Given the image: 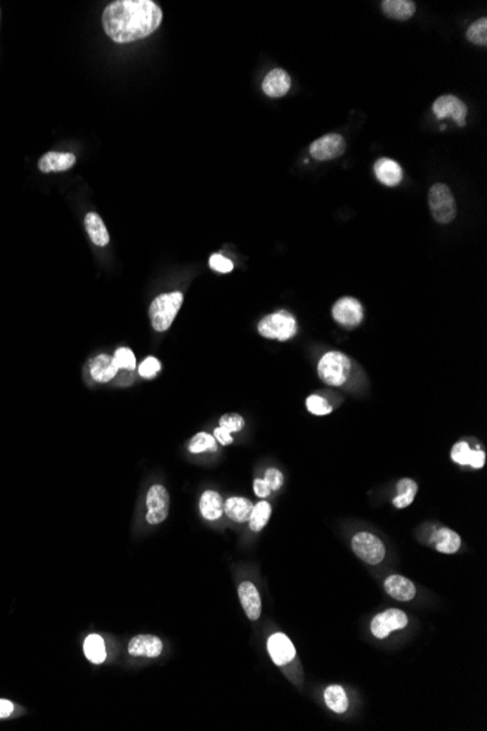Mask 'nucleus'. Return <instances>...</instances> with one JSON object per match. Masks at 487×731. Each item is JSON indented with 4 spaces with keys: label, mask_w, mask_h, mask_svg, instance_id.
I'll return each mask as SVG.
<instances>
[{
    "label": "nucleus",
    "mask_w": 487,
    "mask_h": 731,
    "mask_svg": "<svg viewBox=\"0 0 487 731\" xmlns=\"http://www.w3.org/2000/svg\"><path fill=\"white\" fill-rule=\"evenodd\" d=\"M161 8L152 0H117L103 13L105 34L115 43H133L157 31L162 22Z\"/></svg>",
    "instance_id": "obj_1"
},
{
    "label": "nucleus",
    "mask_w": 487,
    "mask_h": 731,
    "mask_svg": "<svg viewBox=\"0 0 487 731\" xmlns=\"http://www.w3.org/2000/svg\"><path fill=\"white\" fill-rule=\"evenodd\" d=\"M183 299L184 297L181 292H171L162 294L152 301L149 306V317L155 330L167 332L169 329L181 309Z\"/></svg>",
    "instance_id": "obj_2"
},
{
    "label": "nucleus",
    "mask_w": 487,
    "mask_h": 731,
    "mask_svg": "<svg viewBox=\"0 0 487 731\" xmlns=\"http://www.w3.org/2000/svg\"><path fill=\"white\" fill-rule=\"evenodd\" d=\"M350 373L352 362L342 352H327L318 362V375L327 386H343Z\"/></svg>",
    "instance_id": "obj_3"
},
{
    "label": "nucleus",
    "mask_w": 487,
    "mask_h": 731,
    "mask_svg": "<svg viewBox=\"0 0 487 731\" xmlns=\"http://www.w3.org/2000/svg\"><path fill=\"white\" fill-rule=\"evenodd\" d=\"M259 333L266 339L286 342L297 335V321L287 311L273 313L259 323Z\"/></svg>",
    "instance_id": "obj_4"
},
{
    "label": "nucleus",
    "mask_w": 487,
    "mask_h": 731,
    "mask_svg": "<svg viewBox=\"0 0 487 731\" xmlns=\"http://www.w3.org/2000/svg\"><path fill=\"white\" fill-rule=\"evenodd\" d=\"M429 207L438 224L453 222L457 215V205L450 187L442 183L432 186L429 190Z\"/></svg>",
    "instance_id": "obj_5"
},
{
    "label": "nucleus",
    "mask_w": 487,
    "mask_h": 731,
    "mask_svg": "<svg viewBox=\"0 0 487 731\" xmlns=\"http://www.w3.org/2000/svg\"><path fill=\"white\" fill-rule=\"evenodd\" d=\"M352 548L358 557L366 564L378 565L385 557V546L379 538L368 531H361L353 536Z\"/></svg>",
    "instance_id": "obj_6"
},
{
    "label": "nucleus",
    "mask_w": 487,
    "mask_h": 731,
    "mask_svg": "<svg viewBox=\"0 0 487 731\" xmlns=\"http://www.w3.org/2000/svg\"><path fill=\"white\" fill-rule=\"evenodd\" d=\"M146 520L149 524H161L169 512V495L164 485H153L146 496Z\"/></svg>",
    "instance_id": "obj_7"
},
{
    "label": "nucleus",
    "mask_w": 487,
    "mask_h": 731,
    "mask_svg": "<svg viewBox=\"0 0 487 731\" xmlns=\"http://www.w3.org/2000/svg\"><path fill=\"white\" fill-rule=\"evenodd\" d=\"M408 625V618L403 610L398 609H388L372 619L371 622V632L374 637L378 640L387 638L393 630L403 629Z\"/></svg>",
    "instance_id": "obj_8"
},
{
    "label": "nucleus",
    "mask_w": 487,
    "mask_h": 731,
    "mask_svg": "<svg viewBox=\"0 0 487 731\" xmlns=\"http://www.w3.org/2000/svg\"><path fill=\"white\" fill-rule=\"evenodd\" d=\"M432 110L436 115V119L439 120L453 119L458 126H465L467 112H469V110H467V105L460 98H457L455 95H442V97H439L434 103Z\"/></svg>",
    "instance_id": "obj_9"
},
{
    "label": "nucleus",
    "mask_w": 487,
    "mask_h": 731,
    "mask_svg": "<svg viewBox=\"0 0 487 731\" xmlns=\"http://www.w3.org/2000/svg\"><path fill=\"white\" fill-rule=\"evenodd\" d=\"M333 318L347 329H353L359 325L363 320V309L362 304L352 298L343 297L333 305Z\"/></svg>",
    "instance_id": "obj_10"
},
{
    "label": "nucleus",
    "mask_w": 487,
    "mask_h": 731,
    "mask_svg": "<svg viewBox=\"0 0 487 731\" xmlns=\"http://www.w3.org/2000/svg\"><path fill=\"white\" fill-rule=\"evenodd\" d=\"M346 150V142L337 133H330L311 143L309 153L317 161H328L340 157Z\"/></svg>",
    "instance_id": "obj_11"
},
{
    "label": "nucleus",
    "mask_w": 487,
    "mask_h": 731,
    "mask_svg": "<svg viewBox=\"0 0 487 731\" xmlns=\"http://www.w3.org/2000/svg\"><path fill=\"white\" fill-rule=\"evenodd\" d=\"M267 649L273 663L276 666H285L294 660L297 656L294 644H292V641L282 632L271 635L267 641Z\"/></svg>",
    "instance_id": "obj_12"
},
{
    "label": "nucleus",
    "mask_w": 487,
    "mask_h": 731,
    "mask_svg": "<svg viewBox=\"0 0 487 731\" xmlns=\"http://www.w3.org/2000/svg\"><path fill=\"white\" fill-rule=\"evenodd\" d=\"M162 641L158 637H155V635H136L127 647L130 656L148 659L160 657L162 654Z\"/></svg>",
    "instance_id": "obj_13"
},
{
    "label": "nucleus",
    "mask_w": 487,
    "mask_h": 731,
    "mask_svg": "<svg viewBox=\"0 0 487 731\" xmlns=\"http://www.w3.org/2000/svg\"><path fill=\"white\" fill-rule=\"evenodd\" d=\"M238 595L248 619L257 621L261 614V599L257 587L249 581H244L238 588Z\"/></svg>",
    "instance_id": "obj_14"
},
{
    "label": "nucleus",
    "mask_w": 487,
    "mask_h": 731,
    "mask_svg": "<svg viewBox=\"0 0 487 731\" xmlns=\"http://www.w3.org/2000/svg\"><path fill=\"white\" fill-rule=\"evenodd\" d=\"M292 79L283 69H273L266 75L263 81V91L270 98H280L290 89Z\"/></svg>",
    "instance_id": "obj_15"
},
{
    "label": "nucleus",
    "mask_w": 487,
    "mask_h": 731,
    "mask_svg": "<svg viewBox=\"0 0 487 731\" xmlns=\"http://www.w3.org/2000/svg\"><path fill=\"white\" fill-rule=\"evenodd\" d=\"M451 458L457 465L481 469L486 463V453L481 450H472L469 442L460 441L453 447Z\"/></svg>",
    "instance_id": "obj_16"
},
{
    "label": "nucleus",
    "mask_w": 487,
    "mask_h": 731,
    "mask_svg": "<svg viewBox=\"0 0 487 731\" xmlns=\"http://www.w3.org/2000/svg\"><path fill=\"white\" fill-rule=\"evenodd\" d=\"M385 591L398 602H410L416 595L415 584L401 575H389L384 583Z\"/></svg>",
    "instance_id": "obj_17"
},
{
    "label": "nucleus",
    "mask_w": 487,
    "mask_h": 731,
    "mask_svg": "<svg viewBox=\"0 0 487 731\" xmlns=\"http://www.w3.org/2000/svg\"><path fill=\"white\" fill-rule=\"evenodd\" d=\"M374 171H375L377 179L388 187L398 186L403 180L401 167L396 161L389 160V158L378 160L374 165Z\"/></svg>",
    "instance_id": "obj_18"
},
{
    "label": "nucleus",
    "mask_w": 487,
    "mask_h": 731,
    "mask_svg": "<svg viewBox=\"0 0 487 731\" xmlns=\"http://www.w3.org/2000/svg\"><path fill=\"white\" fill-rule=\"evenodd\" d=\"M76 162V157L73 153H60V152H47L38 161V168L43 172H60L70 169Z\"/></svg>",
    "instance_id": "obj_19"
},
{
    "label": "nucleus",
    "mask_w": 487,
    "mask_h": 731,
    "mask_svg": "<svg viewBox=\"0 0 487 731\" xmlns=\"http://www.w3.org/2000/svg\"><path fill=\"white\" fill-rule=\"evenodd\" d=\"M117 373H119V367L110 355L101 354L91 361V375L95 381L108 382L117 375Z\"/></svg>",
    "instance_id": "obj_20"
},
{
    "label": "nucleus",
    "mask_w": 487,
    "mask_h": 731,
    "mask_svg": "<svg viewBox=\"0 0 487 731\" xmlns=\"http://www.w3.org/2000/svg\"><path fill=\"white\" fill-rule=\"evenodd\" d=\"M252 508H254V504L242 496H232L223 503V512L237 523L248 522Z\"/></svg>",
    "instance_id": "obj_21"
},
{
    "label": "nucleus",
    "mask_w": 487,
    "mask_h": 731,
    "mask_svg": "<svg viewBox=\"0 0 487 731\" xmlns=\"http://www.w3.org/2000/svg\"><path fill=\"white\" fill-rule=\"evenodd\" d=\"M200 512L209 522H216L223 514V499L215 491H206L200 498Z\"/></svg>",
    "instance_id": "obj_22"
},
{
    "label": "nucleus",
    "mask_w": 487,
    "mask_h": 731,
    "mask_svg": "<svg viewBox=\"0 0 487 731\" xmlns=\"http://www.w3.org/2000/svg\"><path fill=\"white\" fill-rule=\"evenodd\" d=\"M381 6L388 18L397 21H407L416 12V4L412 0H384Z\"/></svg>",
    "instance_id": "obj_23"
},
{
    "label": "nucleus",
    "mask_w": 487,
    "mask_h": 731,
    "mask_svg": "<svg viewBox=\"0 0 487 731\" xmlns=\"http://www.w3.org/2000/svg\"><path fill=\"white\" fill-rule=\"evenodd\" d=\"M85 226H86V233H88L91 241L95 245L105 247L110 242V235H108L107 226H105V224H104V221L101 219L100 215L93 214V212L88 214L86 218H85Z\"/></svg>",
    "instance_id": "obj_24"
},
{
    "label": "nucleus",
    "mask_w": 487,
    "mask_h": 731,
    "mask_svg": "<svg viewBox=\"0 0 487 731\" xmlns=\"http://www.w3.org/2000/svg\"><path fill=\"white\" fill-rule=\"evenodd\" d=\"M434 543L438 552L451 555L461 548V537L451 529H439L434 534Z\"/></svg>",
    "instance_id": "obj_25"
},
{
    "label": "nucleus",
    "mask_w": 487,
    "mask_h": 731,
    "mask_svg": "<svg viewBox=\"0 0 487 731\" xmlns=\"http://www.w3.org/2000/svg\"><path fill=\"white\" fill-rule=\"evenodd\" d=\"M85 657L93 664H103L107 659V648L104 640L96 633H91L84 642Z\"/></svg>",
    "instance_id": "obj_26"
},
{
    "label": "nucleus",
    "mask_w": 487,
    "mask_h": 731,
    "mask_svg": "<svg viewBox=\"0 0 487 731\" xmlns=\"http://www.w3.org/2000/svg\"><path fill=\"white\" fill-rule=\"evenodd\" d=\"M324 699H325L327 706L331 711H335L336 714H343L349 708V699H347L346 692L339 685L328 686L324 692Z\"/></svg>",
    "instance_id": "obj_27"
},
{
    "label": "nucleus",
    "mask_w": 487,
    "mask_h": 731,
    "mask_svg": "<svg viewBox=\"0 0 487 731\" xmlns=\"http://www.w3.org/2000/svg\"><path fill=\"white\" fill-rule=\"evenodd\" d=\"M417 491H419V486L413 479H401L397 484L398 495L393 499V505L400 510L408 507L415 501Z\"/></svg>",
    "instance_id": "obj_28"
},
{
    "label": "nucleus",
    "mask_w": 487,
    "mask_h": 731,
    "mask_svg": "<svg viewBox=\"0 0 487 731\" xmlns=\"http://www.w3.org/2000/svg\"><path fill=\"white\" fill-rule=\"evenodd\" d=\"M271 515V507L268 503L261 501L257 505H254L249 515V529L252 531H260L264 529V526L268 523Z\"/></svg>",
    "instance_id": "obj_29"
},
{
    "label": "nucleus",
    "mask_w": 487,
    "mask_h": 731,
    "mask_svg": "<svg viewBox=\"0 0 487 731\" xmlns=\"http://www.w3.org/2000/svg\"><path fill=\"white\" fill-rule=\"evenodd\" d=\"M218 450L216 447V439L206 432H199L194 435L188 444V451L193 454H199L204 451L215 453Z\"/></svg>",
    "instance_id": "obj_30"
},
{
    "label": "nucleus",
    "mask_w": 487,
    "mask_h": 731,
    "mask_svg": "<svg viewBox=\"0 0 487 731\" xmlns=\"http://www.w3.org/2000/svg\"><path fill=\"white\" fill-rule=\"evenodd\" d=\"M467 40L476 46H487V19L481 18L467 30Z\"/></svg>",
    "instance_id": "obj_31"
},
{
    "label": "nucleus",
    "mask_w": 487,
    "mask_h": 731,
    "mask_svg": "<svg viewBox=\"0 0 487 731\" xmlns=\"http://www.w3.org/2000/svg\"><path fill=\"white\" fill-rule=\"evenodd\" d=\"M112 358L117 363V367H119V370L133 371L136 367H138V365H136V356H134L133 351L129 348H119L115 351Z\"/></svg>",
    "instance_id": "obj_32"
},
{
    "label": "nucleus",
    "mask_w": 487,
    "mask_h": 731,
    "mask_svg": "<svg viewBox=\"0 0 487 731\" xmlns=\"http://www.w3.org/2000/svg\"><path fill=\"white\" fill-rule=\"evenodd\" d=\"M306 409L317 416H324L333 412V408L328 405V401L317 394H313L306 399Z\"/></svg>",
    "instance_id": "obj_33"
},
{
    "label": "nucleus",
    "mask_w": 487,
    "mask_h": 731,
    "mask_svg": "<svg viewBox=\"0 0 487 731\" xmlns=\"http://www.w3.org/2000/svg\"><path fill=\"white\" fill-rule=\"evenodd\" d=\"M219 425H221V428H225L230 434L240 432L244 428V418L237 413H228L221 418Z\"/></svg>",
    "instance_id": "obj_34"
},
{
    "label": "nucleus",
    "mask_w": 487,
    "mask_h": 731,
    "mask_svg": "<svg viewBox=\"0 0 487 731\" xmlns=\"http://www.w3.org/2000/svg\"><path fill=\"white\" fill-rule=\"evenodd\" d=\"M161 362L155 356H148L141 365H139V375L145 378H153L161 371Z\"/></svg>",
    "instance_id": "obj_35"
},
{
    "label": "nucleus",
    "mask_w": 487,
    "mask_h": 731,
    "mask_svg": "<svg viewBox=\"0 0 487 731\" xmlns=\"http://www.w3.org/2000/svg\"><path fill=\"white\" fill-rule=\"evenodd\" d=\"M209 266L219 273H229L233 271V263L222 254H213L209 259Z\"/></svg>",
    "instance_id": "obj_36"
},
{
    "label": "nucleus",
    "mask_w": 487,
    "mask_h": 731,
    "mask_svg": "<svg viewBox=\"0 0 487 731\" xmlns=\"http://www.w3.org/2000/svg\"><path fill=\"white\" fill-rule=\"evenodd\" d=\"M264 480L268 484L271 491H278L283 485V474L278 469H268L266 472Z\"/></svg>",
    "instance_id": "obj_37"
},
{
    "label": "nucleus",
    "mask_w": 487,
    "mask_h": 731,
    "mask_svg": "<svg viewBox=\"0 0 487 731\" xmlns=\"http://www.w3.org/2000/svg\"><path fill=\"white\" fill-rule=\"evenodd\" d=\"M213 436H215V439L218 442H221L222 446H229V444H232V442H233L232 434L229 431H226L225 428H221V427L215 429V432H213Z\"/></svg>",
    "instance_id": "obj_38"
},
{
    "label": "nucleus",
    "mask_w": 487,
    "mask_h": 731,
    "mask_svg": "<svg viewBox=\"0 0 487 731\" xmlns=\"http://www.w3.org/2000/svg\"><path fill=\"white\" fill-rule=\"evenodd\" d=\"M254 492L260 498H266L271 493V489L264 479H256L254 480Z\"/></svg>",
    "instance_id": "obj_39"
},
{
    "label": "nucleus",
    "mask_w": 487,
    "mask_h": 731,
    "mask_svg": "<svg viewBox=\"0 0 487 731\" xmlns=\"http://www.w3.org/2000/svg\"><path fill=\"white\" fill-rule=\"evenodd\" d=\"M13 709H15V705L11 701L0 699V720L8 718L9 716H12Z\"/></svg>",
    "instance_id": "obj_40"
}]
</instances>
